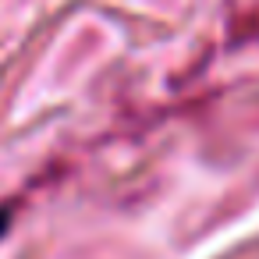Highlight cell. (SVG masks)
Here are the masks:
<instances>
[{
	"instance_id": "6da1fadb",
	"label": "cell",
	"mask_w": 259,
	"mask_h": 259,
	"mask_svg": "<svg viewBox=\"0 0 259 259\" xmlns=\"http://www.w3.org/2000/svg\"><path fill=\"white\" fill-rule=\"evenodd\" d=\"M8 217H11L8 209H0V234H4V227H8Z\"/></svg>"
}]
</instances>
